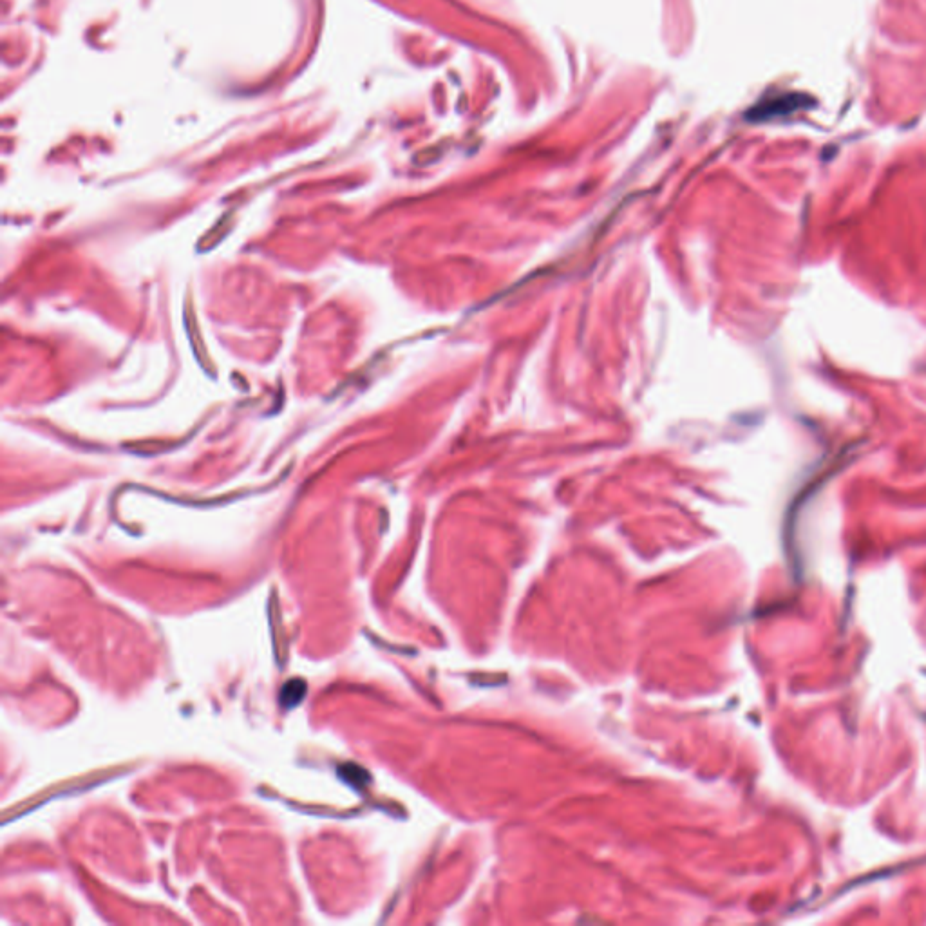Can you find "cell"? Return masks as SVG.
Segmentation results:
<instances>
[{
  "label": "cell",
  "instance_id": "obj_1",
  "mask_svg": "<svg viewBox=\"0 0 926 926\" xmlns=\"http://www.w3.org/2000/svg\"><path fill=\"white\" fill-rule=\"evenodd\" d=\"M798 96H784L767 104H760L751 113L747 114L751 120H771L780 114H789L794 109H798Z\"/></svg>",
  "mask_w": 926,
  "mask_h": 926
},
{
  "label": "cell",
  "instance_id": "obj_2",
  "mask_svg": "<svg viewBox=\"0 0 926 926\" xmlns=\"http://www.w3.org/2000/svg\"><path fill=\"white\" fill-rule=\"evenodd\" d=\"M304 693H306V684L303 681L299 679L290 681L281 690V704L284 708H293L303 700Z\"/></svg>",
  "mask_w": 926,
  "mask_h": 926
}]
</instances>
